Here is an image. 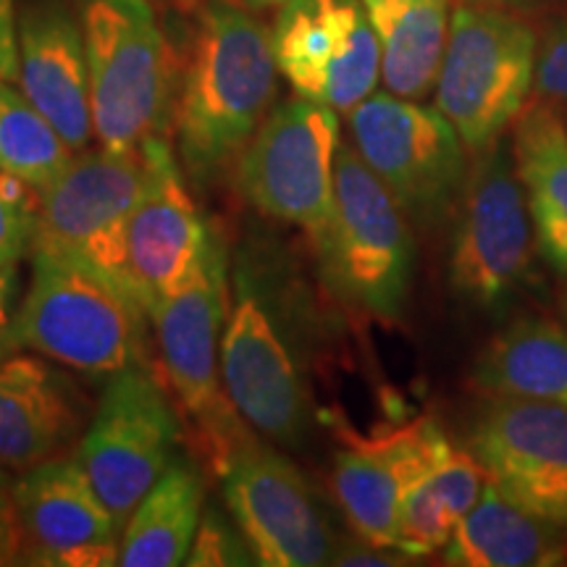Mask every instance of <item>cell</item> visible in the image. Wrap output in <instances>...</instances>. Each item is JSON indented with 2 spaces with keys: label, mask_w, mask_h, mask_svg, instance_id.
Wrapping results in <instances>:
<instances>
[{
  "label": "cell",
  "mask_w": 567,
  "mask_h": 567,
  "mask_svg": "<svg viewBox=\"0 0 567 567\" xmlns=\"http://www.w3.org/2000/svg\"><path fill=\"white\" fill-rule=\"evenodd\" d=\"M203 499L200 467L176 455L124 523L118 565L176 567L187 563L203 520Z\"/></svg>",
  "instance_id": "obj_25"
},
{
  "label": "cell",
  "mask_w": 567,
  "mask_h": 567,
  "mask_svg": "<svg viewBox=\"0 0 567 567\" xmlns=\"http://www.w3.org/2000/svg\"><path fill=\"white\" fill-rule=\"evenodd\" d=\"M271 45L297 95L337 113H352L379 84L381 45L360 0H287Z\"/></svg>",
  "instance_id": "obj_14"
},
{
  "label": "cell",
  "mask_w": 567,
  "mask_h": 567,
  "mask_svg": "<svg viewBox=\"0 0 567 567\" xmlns=\"http://www.w3.org/2000/svg\"><path fill=\"white\" fill-rule=\"evenodd\" d=\"M513 153L536 250L551 271L567 276V124L547 103H534L517 118Z\"/></svg>",
  "instance_id": "obj_23"
},
{
  "label": "cell",
  "mask_w": 567,
  "mask_h": 567,
  "mask_svg": "<svg viewBox=\"0 0 567 567\" xmlns=\"http://www.w3.org/2000/svg\"><path fill=\"white\" fill-rule=\"evenodd\" d=\"M182 439L179 415L151 365L111 375L92 421L76 442L74 460L103 496L118 526L145 499Z\"/></svg>",
  "instance_id": "obj_12"
},
{
  "label": "cell",
  "mask_w": 567,
  "mask_h": 567,
  "mask_svg": "<svg viewBox=\"0 0 567 567\" xmlns=\"http://www.w3.org/2000/svg\"><path fill=\"white\" fill-rule=\"evenodd\" d=\"M465 450L502 494L567 526L565 405L488 396L467 425Z\"/></svg>",
  "instance_id": "obj_15"
},
{
  "label": "cell",
  "mask_w": 567,
  "mask_h": 567,
  "mask_svg": "<svg viewBox=\"0 0 567 567\" xmlns=\"http://www.w3.org/2000/svg\"><path fill=\"white\" fill-rule=\"evenodd\" d=\"M145 305L122 287L53 252H32V284L13 321V350L69 371L111 379L151 365Z\"/></svg>",
  "instance_id": "obj_3"
},
{
  "label": "cell",
  "mask_w": 567,
  "mask_h": 567,
  "mask_svg": "<svg viewBox=\"0 0 567 567\" xmlns=\"http://www.w3.org/2000/svg\"><path fill=\"white\" fill-rule=\"evenodd\" d=\"M316 250L334 300L373 321H402L415 276L413 224L354 147H339L334 213Z\"/></svg>",
  "instance_id": "obj_6"
},
{
  "label": "cell",
  "mask_w": 567,
  "mask_h": 567,
  "mask_svg": "<svg viewBox=\"0 0 567 567\" xmlns=\"http://www.w3.org/2000/svg\"><path fill=\"white\" fill-rule=\"evenodd\" d=\"M38 203V189L0 172V266L19 264L32 250Z\"/></svg>",
  "instance_id": "obj_28"
},
{
  "label": "cell",
  "mask_w": 567,
  "mask_h": 567,
  "mask_svg": "<svg viewBox=\"0 0 567 567\" xmlns=\"http://www.w3.org/2000/svg\"><path fill=\"white\" fill-rule=\"evenodd\" d=\"M302 300L271 247L243 250L234 266L221 379L250 429L287 450H300L313 425Z\"/></svg>",
  "instance_id": "obj_2"
},
{
  "label": "cell",
  "mask_w": 567,
  "mask_h": 567,
  "mask_svg": "<svg viewBox=\"0 0 567 567\" xmlns=\"http://www.w3.org/2000/svg\"><path fill=\"white\" fill-rule=\"evenodd\" d=\"M460 3H473V6H496V9H520L528 0H460Z\"/></svg>",
  "instance_id": "obj_36"
},
{
  "label": "cell",
  "mask_w": 567,
  "mask_h": 567,
  "mask_svg": "<svg viewBox=\"0 0 567 567\" xmlns=\"http://www.w3.org/2000/svg\"><path fill=\"white\" fill-rule=\"evenodd\" d=\"M74 161L59 130L48 122L24 92L0 80V172L19 176L45 193Z\"/></svg>",
  "instance_id": "obj_27"
},
{
  "label": "cell",
  "mask_w": 567,
  "mask_h": 567,
  "mask_svg": "<svg viewBox=\"0 0 567 567\" xmlns=\"http://www.w3.org/2000/svg\"><path fill=\"white\" fill-rule=\"evenodd\" d=\"M536 90L542 97L567 101V27L551 32L538 53Z\"/></svg>",
  "instance_id": "obj_30"
},
{
  "label": "cell",
  "mask_w": 567,
  "mask_h": 567,
  "mask_svg": "<svg viewBox=\"0 0 567 567\" xmlns=\"http://www.w3.org/2000/svg\"><path fill=\"white\" fill-rule=\"evenodd\" d=\"M229 305V258L221 231L210 226L193 268L172 295L163 297L151 321L168 384L200 429L203 452L218 476L255 436L231 405L221 379Z\"/></svg>",
  "instance_id": "obj_4"
},
{
  "label": "cell",
  "mask_w": 567,
  "mask_h": 567,
  "mask_svg": "<svg viewBox=\"0 0 567 567\" xmlns=\"http://www.w3.org/2000/svg\"><path fill=\"white\" fill-rule=\"evenodd\" d=\"M567 559V526L530 513L486 481L444 547L455 567H551Z\"/></svg>",
  "instance_id": "obj_21"
},
{
  "label": "cell",
  "mask_w": 567,
  "mask_h": 567,
  "mask_svg": "<svg viewBox=\"0 0 567 567\" xmlns=\"http://www.w3.org/2000/svg\"><path fill=\"white\" fill-rule=\"evenodd\" d=\"M344 442L331 476L337 505L358 538L396 549L402 502L455 446L434 417H417L373 439L344 434Z\"/></svg>",
  "instance_id": "obj_16"
},
{
  "label": "cell",
  "mask_w": 567,
  "mask_h": 567,
  "mask_svg": "<svg viewBox=\"0 0 567 567\" xmlns=\"http://www.w3.org/2000/svg\"><path fill=\"white\" fill-rule=\"evenodd\" d=\"M142 184V151H84L40 193L30 252H53L74 260L142 302L126 250L130 218Z\"/></svg>",
  "instance_id": "obj_11"
},
{
  "label": "cell",
  "mask_w": 567,
  "mask_h": 567,
  "mask_svg": "<svg viewBox=\"0 0 567 567\" xmlns=\"http://www.w3.org/2000/svg\"><path fill=\"white\" fill-rule=\"evenodd\" d=\"M536 34L496 6L460 3L436 80V109L471 153L499 140L536 84Z\"/></svg>",
  "instance_id": "obj_8"
},
{
  "label": "cell",
  "mask_w": 567,
  "mask_h": 567,
  "mask_svg": "<svg viewBox=\"0 0 567 567\" xmlns=\"http://www.w3.org/2000/svg\"><path fill=\"white\" fill-rule=\"evenodd\" d=\"M405 563H410V557L402 555L400 549L375 547V544H368L363 538H358V542H342L339 538L334 559H331V565L342 567H389Z\"/></svg>",
  "instance_id": "obj_31"
},
{
  "label": "cell",
  "mask_w": 567,
  "mask_h": 567,
  "mask_svg": "<svg viewBox=\"0 0 567 567\" xmlns=\"http://www.w3.org/2000/svg\"><path fill=\"white\" fill-rule=\"evenodd\" d=\"M24 563L51 567L118 565V523L74 457L21 473L11 492Z\"/></svg>",
  "instance_id": "obj_17"
},
{
  "label": "cell",
  "mask_w": 567,
  "mask_h": 567,
  "mask_svg": "<svg viewBox=\"0 0 567 567\" xmlns=\"http://www.w3.org/2000/svg\"><path fill=\"white\" fill-rule=\"evenodd\" d=\"M271 32L237 0H197L174 101L176 155L195 189L237 172L276 95Z\"/></svg>",
  "instance_id": "obj_1"
},
{
  "label": "cell",
  "mask_w": 567,
  "mask_h": 567,
  "mask_svg": "<svg viewBox=\"0 0 567 567\" xmlns=\"http://www.w3.org/2000/svg\"><path fill=\"white\" fill-rule=\"evenodd\" d=\"M19 310V268L0 266V360L13 352V321Z\"/></svg>",
  "instance_id": "obj_32"
},
{
  "label": "cell",
  "mask_w": 567,
  "mask_h": 567,
  "mask_svg": "<svg viewBox=\"0 0 567 567\" xmlns=\"http://www.w3.org/2000/svg\"><path fill=\"white\" fill-rule=\"evenodd\" d=\"M381 45V76L396 97L434 90L450 38V0H360Z\"/></svg>",
  "instance_id": "obj_24"
},
{
  "label": "cell",
  "mask_w": 567,
  "mask_h": 567,
  "mask_svg": "<svg viewBox=\"0 0 567 567\" xmlns=\"http://www.w3.org/2000/svg\"><path fill=\"white\" fill-rule=\"evenodd\" d=\"M11 492H13V484H9V476H6V467L0 465V513H13Z\"/></svg>",
  "instance_id": "obj_35"
},
{
  "label": "cell",
  "mask_w": 567,
  "mask_h": 567,
  "mask_svg": "<svg viewBox=\"0 0 567 567\" xmlns=\"http://www.w3.org/2000/svg\"><path fill=\"white\" fill-rule=\"evenodd\" d=\"M189 567H218V565H258L250 544L245 542L243 530L237 523L226 520L218 509H208L203 515L200 528L189 549L187 563Z\"/></svg>",
  "instance_id": "obj_29"
},
{
  "label": "cell",
  "mask_w": 567,
  "mask_h": 567,
  "mask_svg": "<svg viewBox=\"0 0 567 567\" xmlns=\"http://www.w3.org/2000/svg\"><path fill=\"white\" fill-rule=\"evenodd\" d=\"M0 80L19 82V24L13 0H0Z\"/></svg>",
  "instance_id": "obj_33"
},
{
  "label": "cell",
  "mask_w": 567,
  "mask_h": 567,
  "mask_svg": "<svg viewBox=\"0 0 567 567\" xmlns=\"http://www.w3.org/2000/svg\"><path fill=\"white\" fill-rule=\"evenodd\" d=\"M486 473L467 450L450 457L405 496L400 513L396 549L408 557H429L450 544L460 520L476 507Z\"/></svg>",
  "instance_id": "obj_26"
},
{
  "label": "cell",
  "mask_w": 567,
  "mask_h": 567,
  "mask_svg": "<svg viewBox=\"0 0 567 567\" xmlns=\"http://www.w3.org/2000/svg\"><path fill=\"white\" fill-rule=\"evenodd\" d=\"M82 30L101 147L132 153L168 137L179 59L151 0H84Z\"/></svg>",
  "instance_id": "obj_5"
},
{
  "label": "cell",
  "mask_w": 567,
  "mask_h": 567,
  "mask_svg": "<svg viewBox=\"0 0 567 567\" xmlns=\"http://www.w3.org/2000/svg\"><path fill=\"white\" fill-rule=\"evenodd\" d=\"M243 6H250V9H271V6H284L287 0H239Z\"/></svg>",
  "instance_id": "obj_37"
},
{
  "label": "cell",
  "mask_w": 567,
  "mask_h": 567,
  "mask_svg": "<svg viewBox=\"0 0 567 567\" xmlns=\"http://www.w3.org/2000/svg\"><path fill=\"white\" fill-rule=\"evenodd\" d=\"M21 92L74 153L95 137L82 21L63 0H34L19 17Z\"/></svg>",
  "instance_id": "obj_20"
},
{
  "label": "cell",
  "mask_w": 567,
  "mask_h": 567,
  "mask_svg": "<svg viewBox=\"0 0 567 567\" xmlns=\"http://www.w3.org/2000/svg\"><path fill=\"white\" fill-rule=\"evenodd\" d=\"M24 538L13 513H0V565L24 563Z\"/></svg>",
  "instance_id": "obj_34"
},
{
  "label": "cell",
  "mask_w": 567,
  "mask_h": 567,
  "mask_svg": "<svg viewBox=\"0 0 567 567\" xmlns=\"http://www.w3.org/2000/svg\"><path fill=\"white\" fill-rule=\"evenodd\" d=\"M224 499L268 567L331 565L339 538L326 509L292 460L252 436L224 471Z\"/></svg>",
  "instance_id": "obj_13"
},
{
  "label": "cell",
  "mask_w": 567,
  "mask_h": 567,
  "mask_svg": "<svg viewBox=\"0 0 567 567\" xmlns=\"http://www.w3.org/2000/svg\"><path fill=\"white\" fill-rule=\"evenodd\" d=\"M471 384L486 396L567 408V326L542 313L513 318L476 358Z\"/></svg>",
  "instance_id": "obj_22"
},
{
  "label": "cell",
  "mask_w": 567,
  "mask_h": 567,
  "mask_svg": "<svg viewBox=\"0 0 567 567\" xmlns=\"http://www.w3.org/2000/svg\"><path fill=\"white\" fill-rule=\"evenodd\" d=\"M350 130L354 151L415 229L434 231L455 216L471 166L465 142L442 111L371 95L350 113Z\"/></svg>",
  "instance_id": "obj_9"
},
{
  "label": "cell",
  "mask_w": 567,
  "mask_h": 567,
  "mask_svg": "<svg viewBox=\"0 0 567 567\" xmlns=\"http://www.w3.org/2000/svg\"><path fill=\"white\" fill-rule=\"evenodd\" d=\"M339 147L337 111L295 97L268 113L234 179L260 216L297 226L316 245L334 213Z\"/></svg>",
  "instance_id": "obj_10"
},
{
  "label": "cell",
  "mask_w": 567,
  "mask_h": 567,
  "mask_svg": "<svg viewBox=\"0 0 567 567\" xmlns=\"http://www.w3.org/2000/svg\"><path fill=\"white\" fill-rule=\"evenodd\" d=\"M536 234L517 176L513 140L476 153L455 210L450 289L467 310L499 318L534 287ZM538 252V250H536Z\"/></svg>",
  "instance_id": "obj_7"
},
{
  "label": "cell",
  "mask_w": 567,
  "mask_h": 567,
  "mask_svg": "<svg viewBox=\"0 0 567 567\" xmlns=\"http://www.w3.org/2000/svg\"><path fill=\"white\" fill-rule=\"evenodd\" d=\"M174 3H179V6H195L197 0H174Z\"/></svg>",
  "instance_id": "obj_39"
},
{
  "label": "cell",
  "mask_w": 567,
  "mask_h": 567,
  "mask_svg": "<svg viewBox=\"0 0 567 567\" xmlns=\"http://www.w3.org/2000/svg\"><path fill=\"white\" fill-rule=\"evenodd\" d=\"M90 402L74 375L42 354L0 360V465L27 473L80 442Z\"/></svg>",
  "instance_id": "obj_19"
},
{
  "label": "cell",
  "mask_w": 567,
  "mask_h": 567,
  "mask_svg": "<svg viewBox=\"0 0 567 567\" xmlns=\"http://www.w3.org/2000/svg\"><path fill=\"white\" fill-rule=\"evenodd\" d=\"M563 316H565V321H567V289H565V297H563Z\"/></svg>",
  "instance_id": "obj_38"
},
{
  "label": "cell",
  "mask_w": 567,
  "mask_h": 567,
  "mask_svg": "<svg viewBox=\"0 0 567 567\" xmlns=\"http://www.w3.org/2000/svg\"><path fill=\"white\" fill-rule=\"evenodd\" d=\"M145 184L126 234L130 271L147 316L172 295L200 255L210 224L189 195L187 174L174 155L172 140L155 137L140 147Z\"/></svg>",
  "instance_id": "obj_18"
}]
</instances>
